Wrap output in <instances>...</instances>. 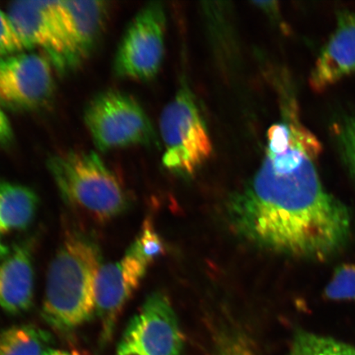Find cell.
Masks as SVG:
<instances>
[{"label": "cell", "mask_w": 355, "mask_h": 355, "mask_svg": "<svg viewBox=\"0 0 355 355\" xmlns=\"http://www.w3.org/2000/svg\"><path fill=\"white\" fill-rule=\"evenodd\" d=\"M321 146L293 128L290 139L268 145L250 183L230 198V223L244 241L295 259L325 261L352 233L349 208L324 189L314 159Z\"/></svg>", "instance_id": "cell-1"}, {"label": "cell", "mask_w": 355, "mask_h": 355, "mask_svg": "<svg viewBox=\"0 0 355 355\" xmlns=\"http://www.w3.org/2000/svg\"><path fill=\"white\" fill-rule=\"evenodd\" d=\"M102 263L98 243L78 229L67 230L49 266L42 317L60 331L76 329L96 314V282Z\"/></svg>", "instance_id": "cell-2"}, {"label": "cell", "mask_w": 355, "mask_h": 355, "mask_svg": "<svg viewBox=\"0 0 355 355\" xmlns=\"http://www.w3.org/2000/svg\"><path fill=\"white\" fill-rule=\"evenodd\" d=\"M47 168L67 205L105 223L125 211L128 194L119 178L92 150L52 155Z\"/></svg>", "instance_id": "cell-3"}, {"label": "cell", "mask_w": 355, "mask_h": 355, "mask_svg": "<svg viewBox=\"0 0 355 355\" xmlns=\"http://www.w3.org/2000/svg\"><path fill=\"white\" fill-rule=\"evenodd\" d=\"M159 131L165 144L163 164L168 170L191 175L211 157L209 133L196 99L186 84L163 110Z\"/></svg>", "instance_id": "cell-4"}, {"label": "cell", "mask_w": 355, "mask_h": 355, "mask_svg": "<svg viewBox=\"0 0 355 355\" xmlns=\"http://www.w3.org/2000/svg\"><path fill=\"white\" fill-rule=\"evenodd\" d=\"M84 121L101 152L153 145L157 139L153 124L139 101L114 89L102 92L89 101Z\"/></svg>", "instance_id": "cell-5"}, {"label": "cell", "mask_w": 355, "mask_h": 355, "mask_svg": "<svg viewBox=\"0 0 355 355\" xmlns=\"http://www.w3.org/2000/svg\"><path fill=\"white\" fill-rule=\"evenodd\" d=\"M26 50L38 47L53 68L64 74L83 63L69 33L60 1H16L7 13Z\"/></svg>", "instance_id": "cell-6"}, {"label": "cell", "mask_w": 355, "mask_h": 355, "mask_svg": "<svg viewBox=\"0 0 355 355\" xmlns=\"http://www.w3.org/2000/svg\"><path fill=\"white\" fill-rule=\"evenodd\" d=\"M166 15L159 2L146 4L124 33L114 60L119 78L149 81L157 76L165 55Z\"/></svg>", "instance_id": "cell-7"}, {"label": "cell", "mask_w": 355, "mask_h": 355, "mask_svg": "<svg viewBox=\"0 0 355 355\" xmlns=\"http://www.w3.org/2000/svg\"><path fill=\"white\" fill-rule=\"evenodd\" d=\"M55 92L51 62L35 53L0 57V105L33 112L46 108Z\"/></svg>", "instance_id": "cell-8"}, {"label": "cell", "mask_w": 355, "mask_h": 355, "mask_svg": "<svg viewBox=\"0 0 355 355\" xmlns=\"http://www.w3.org/2000/svg\"><path fill=\"white\" fill-rule=\"evenodd\" d=\"M184 343L170 301L155 293L128 323L115 355H183Z\"/></svg>", "instance_id": "cell-9"}, {"label": "cell", "mask_w": 355, "mask_h": 355, "mask_svg": "<svg viewBox=\"0 0 355 355\" xmlns=\"http://www.w3.org/2000/svg\"><path fill=\"white\" fill-rule=\"evenodd\" d=\"M148 265L126 251L121 259L102 265L96 282V314L101 341L110 343L128 301L139 288Z\"/></svg>", "instance_id": "cell-10"}, {"label": "cell", "mask_w": 355, "mask_h": 355, "mask_svg": "<svg viewBox=\"0 0 355 355\" xmlns=\"http://www.w3.org/2000/svg\"><path fill=\"white\" fill-rule=\"evenodd\" d=\"M354 73L355 13L340 11L337 13L336 29L311 72L310 86L321 92Z\"/></svg>", "instance_id": "cell-11"}, {"label": "cell", "mask_w": 355, "mask_h": 355, "mask_svg": "<svg viewBox=\"0 0 355 355\" xmlns=\"http://www.w3.org/2000/svg\"><path fill=\"white\" fill-rule=\"evenodd\" d=\"M33 251L21 243L0 263V308L10 314L28 311L34 295Z\"/></svg>", "instance_id": "cell-12"}, {"label": "cell", "mask_w": 355, "mask_h": 355, "mask_svg": "<svg viewBox=\"0 0 355 355\" xmlns=\"http://www.w3.org/2000/svg\"><path fill=\"white\" fill-rule=\"evenodd\" d=\"M71 37L82 63L98 46L110 13L106 1H62Z\"/></svg>", "instance_id": "cell-13"}, {"label": "cell", "mask_w": 355, "mask_h": 355, "mask_svg": "<svg viewBox=\"0 0 355 355\" xmlns=\"http://www.w3.org/2000/svg\"><path fill=\"white\" fill-rule=\"evenodd\" d=\"M39 198L28 186L0 180V239L28 229L35 218Z\"/></svg>", "instance_id": "cell-14"}, {"label": "cell", "mask_w": 355, "mask_h": 355, "mask_svg": "<svg viewBox=\"0 0 355 355\" xmlns=\"http://www.w3.org/2000/svg\"><path fill=\"white\" fill-rule=\"evenodd\" d=\"M50 335L38 327L16 326L0 332V355H44Z\"/></svg>", "instance_id": "cell-15"}, {"label": "cell", "mask_w": 355, "mask_h": 355, "mask_svg": "<svg viewBox=\"0 0 355 355\" xmlns=\"http://www.w3.org/2000/svg\"><path fill=\"white\" fill-rule=\"evenodd\" d=\"M287 355H355V347L331 337L300 331L293 339Z\"/></svg>", "instance_id": "cell-16"}, {"label": "cell", "mask_w": 355, "mask_h": 355, "mask_svg": "<svg viewBox=\"0 0 355 355\" xmlns=\"http://www.w3.org/2000/svg\"><path fill=\"white\" fill-rule=\"evenodd\" d=\"M127 251L148 266L165 254V246L149 219L145 220L139 236Z\"/></svg>", "instance_id": "cell-17"}, {"label": "cell", "mask_w": 355, "mask_h": 355, "mask_svg": "<svg viewBox=\"0 0 355 355\" xmlns=\"http://www.w3.org/2000/svg\"><path fill=\"white\" fill-rule=\"evenodd\" d=\"M324 296L330 300L355 302V264L337 266Z\"/></svg>", "instance_id": "cell-18"}, {"label": "cell", "mask_w": 355, "mask_h": 355, "mask_svg": "<svg viewBox=\"0 0 355 355\" xmlns=\"http://www.w3.org/2000/svg\"><path fill=\"white\" fill-rule=\"evenodd\" d=\"M211 355H257L254 345L241 331H224L217 335Z\"/></svg>", "instance_id": "cell-19"}, {"label": "cell", "mask_w": 355, "mask_h": 355, "mask_svg": "<svg viewBox=\"0 0 355 355\" xmlns=\"http://www.w3.org/2000/svg\"><path fill=\"white\" fill-rule=\"evenodd\" d=\"M25 50V44L10 17L0 10V57L20 54Z\"/></svg>", "instance_id": "cell-20"}, {"label": "cell", "mask_w": 355, "mask_h": 355, "mask_svg": "<svg viewBox=\"0 0 355 355\" xmlns=\"http://www.w3.org/2000/svg\"><path fill=\"white\" fill-rule=\"evenodd\" d=\"M337 141L345 165L355 179V115L340 125Z\"/></svg>", "instance_id": "cell-21"}, {"label": "cell", "mask_w": 355, "mask_h": 355, "mask_svg": "<svg viewBox=\"0 0 355 355\" xmlns=\"http://www.w3.org/2000/svg\"><path fill=\"white\" fill-rule=\"evenodd\" d=\"M15 133L10 119L3 112L2 106L0 105V148H8L13 144Z\"/></svg>", "instance_id": "cell-22"}, {"label": "cell", "mask_w": 355, "mask_h": 355, "mask_svg": "<svg viewBox=\"0 0 355 355\" xmlns=\"http://www.w3.org/2000/svg\"><path fill=\"white\" fill-rule=\"evenodd\" d=\"M44 355H84L77 350H73V352H64V350L59 349H49Z\"/></svg>", "instance_id": "cell-23"}, {"label": "cell", "mask_w": 355, "mask_h": 355, "mask_svg": "<svg viewBox=\"0 0 355 355\" xmlns=\"http://www.w3.org/2000/svg\"><path fill=\"white\" fill-rule=\"evenodd\" d=\"M11 250L6 244H4L0 239V260H4L10 254Z\"/></svg>", "instance_id": "cell-24"}]
</instances>
